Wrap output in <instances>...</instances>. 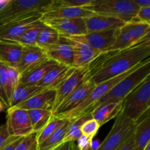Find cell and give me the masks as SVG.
Listing matches in <instances>:
<instances>
[{
    "instance_id": "cell-1",
    "label": "cell",
    "mask_w": 150,
    "mask_h": 150,
    "mask_svg": "<svg viewBox=\"0 0 150 150\" xmlns=\"http://www.w3.org/2000/svg\"><path fill=\"white\" fill-rule=\"evenodd\" d=\"M149 56L150 38L147 35L130 48L101 54L88 67L86 80L95 85L110 80L132 70Z\"/></svg>"
},
{
    "instance_id": "cell-2",
    "label": "cell",
    "mask_w": 150,
    "mask_h": 150,
    "mask_svg": "<svg viewBox=\"0 0 150 150\" xmlns=\"http://www.w3.org/2000/svg\"><path fill=\"white\" fill-rule=\"evenodd\" d=\"M52 0H10L0 8V26L26 18L32 15L42 14Z\"/></svg>"
},
{
    "instance_id": "cell-3",
    "label": "cell",
    "mask_w": 150,
    "mask_h": 150,
    "mask_svg": "<svg viewBox=\"0 0 150 150\" xmlns=\"http://www.w3.org/2000/svg\"><path fill=\"white\" fill-rule=\"evenodd\" d=\"M149 76H150L149 58L144 61L134 71L116 84L112 89L95 105V108L103 104L122 102L129 93H130Z\"/></svg>"
},
{
    "instance_id": "cell-4",
    "label": "cell",
    "mask_w": 150,
    "mask_h": 150,
    "mask_svg": "<svg viewBox=\"0 0 150 150\" xmlns=\"http://www.w3.org/2000/svg\"><path fill=\"white\" fill-rule=\"evenodd\" d=\"M150 108V77L146 78L122 100V113L138 122Z\"/></svg>"
},
{
    "instance_id": "cell-5",
    "label": "cell",
    "mask_w": 150,
    "mask_h": 150,
    "mask_svg": "<svg viewBox=\"0 0 150 150\" xmlns=\"http://www.w3.org/2000/svg\"><path fill=\"white\" fill-rule=\"evenodd\" d=\"M83 8L95 14L117 18L125 23L131 21L139 10L132 0H92Z\"/></svg>"
},
{
    "instance_id": "cell-6",
    "label": "cell",
    "mask_w": 150,
    "mask_h": 150,
    "mask_svg": "<svg viewBox=\"0 0 150 150\" xmlns=\"http://www.w3.org/2000/svg\"><path fill=\"white\" fill-rule=\"evenodd\" d=\"M137 122L132 121L121 112L103 142L95 150H117L134 133Z\"/></svg>"
},
{
    "instance_id": "cell-7",
    "label": "cell",
    "mask_w": 150,
    "mask_h": 150,
    "mask_svg": "<svg viewBox=\"0 0 150 150\" xmlns=\"http://www.w3.org/2000/svg\"><path fill=\"white\" fill-rule=\"evenodd\" d=\"M149 32L150 24L140 22H127L119 29L114 44L106 52L123 50L133 46L149 35Z\"/></svg>"
},
{
    "instance_id": "cell-8",
    "label": "cell",
    "mask_w": 150,
    "mask_h": 150,
    "mask_svg": "<svg viewBox=\"0 0 150 150\" xmlns=\"http://www.w3.org/2000/svg\"><path fill=\"white\" fill-rule=\"evenodd\" d=\"M59 41L67 44L71 48L73 54V67L84 68L101 54L92 48L80 36H61Z\"/></svg>"
},
{
    "instance_id": "cell-9",
    "label": "cell",
    "mask_w": 150,
    "mask_h": 150,
    "mask_svg": "<svg viewBox=\"0 0 150 150\" xmlns=\"http://www.w3.org/2000/svg\"><path fill=\"white\" fill-rule=\"evenodd\" d=\"M5 124L7 133L12 137H26L35 133L28 111L18 107L8 108Z\"/></svg>"
},
{
    "instance_id": "cell-10",
    "label": "cell",
    "mask_w": 150,
    "mask_h": 150,
    "mask_svg": "<svg viewBox=\"0 0 150 150\" xmlns=\"http://www.w3.org/2000/svg\"><path fill=\"white\" fill-rule=\"evenodd\" d=\"M88 73H89L88 67L75 68V70L55 89L56 98L52 110L53 115H54L57 108L63 102V100L67 96H69L81 83L86 80Z\"/></svg>"
},
{
    "instance_id": "cell-11",
    "label": "cell",
    "mask_w": 150,
    "mask_h": 150,
    "mask_svg": "<svg viewBox=\"0 0 150 150\" xmlns=\"http://www.w3.org/2000/svg\"><path fill=\"white\" fill-rule=\"evenodd\" d=\"M61 36H81L87 33L84 18H61L40 20Z\"/></svg>"
},
{
    "instance_id": "cell-12",
    "label": "cell",
    "mask_w": 150,
    "mask_h": 150,
    "mask_svg": "<svg viewBox=\"0 0 150 150\" xmlns=\"http://www.w3.org/2000/svg\"><path fill=\"white\" fill-rule=\"evenodd\" d=\"M41 16V13L32 15L26 18L0 26V40L18 42L28 29L40 20Z\"/></svg>"
},
{
    "instance_id": "cell-13",
    "label": "cell",
    "mask_w": 150,
    "mask_h": 150,
    "mask_svg": "<svg viewBox=\"0 0 150 150\" xmlns=\"http://www.w3.org/2000/svg\"><path fill=\"white\" fill-rule=\"evenodd\" d=\"M43 50L38 45L23 46L21 57L16 67L20 75L48 60Z\"/></svg>"
},
{
    "instance_id": "cell-14",
    "label": "cell",
    "mask_w": 150,
    "mask_h": 150,
    "mask_svg": "<svg viewBox=\"0 0 150 150\" xmlns=\"http://www.w3.org/2000/svg\"><path fill=\"white\" fill-rule=\"evenodd\" d=\"M119 29L89 32L80 37L92 48L103 54L106 52L114 44Z\"/></svg>"
},
{
    "instance_id": "cell-15",
    "label": "cell",
    "mask_w": 150,
    "mask_h": 150,
    "mask_svg": "<svg viewBox=\"0 0 150 150\" xmlns=\"http://www.w3.org/2000/svg\"><path fill=\"white\" fill-rule=\"evenodd\" d=\"M94 86L95 84L89 82V81L85 80L63 100L54 116L62 115L72 111L86 98Z\"/></svg>"
},
{
    "instance_id": "cell-16",
    "label": "cell",
    "mask_w": 150,
    "mask_h": 150,
    "mask_svg": "<svg viewBox=\"0 0 150 150\" xmlns=\"http://www.w3.org/2000/svg\"><path fill=\"white\" fill-rule=\"evenodd\" d=\"M42 48L47 58L62 65L73 67V54L71 48L67 44L59 41L53 45H46Z\"/></svg>"
},
{
    "instance_id": "cell-17",
    "label": "cell",
    "mask_w": 150,
    "mask_h": 150,
    "mask_svg": "<svg viewBox=\"0 0 150 150\" xmlns=\"http://www.w3.org/2000/svg\"><path fill=\"white\" fill-rule=\"evenodd\" d=\"M56 98L55 89H46L18 105V108L29 110H47L52 111Z\"/></svg>"
},
{
    "instance_id": "cell-18",
    "label": "cell",
    "mask_w": 150,
    "mask_h": 150,
    "mask_svg": "<svg viewBox=\"0 0 150 150\" xmlns=\"http://www.w3.org/2000/svg\"><path fill=\"white\" fill-rule=\"evenodd\" d=\"M87 33L108 30V29H119L125 23L123 21L117 18L108 16L94 14L84 18Z\"/></svg>"
},
{
    "instance_id": "cell-19",
    "label": "cell",
    "mask_w": 150,
    "mask_h": 150,
    "mask_svg": "<svg viewBox=\"0 0 150 150\" xmlns=\"http://www.w3.org/2000/svg\"><path fill=\"white\" fill-rule=\"evenodd\" d=\"M23 45L18 42L0 40V62L16 68L21 57Z\"/></svg>"
},
{
    "instance_id": "cell-20",
    "label": "cell",
    "mask_w": 150,
    "mask_h": 150,
    "mask_svg": "<svg viewBox=\"0 0 150 150\" xmlns=\"http://www.w3.org/2000/svg\"><path fill=\"white\" fill-rule=\"evenodd\" d=\"M59 64L52 60H46L37 67L21 73L20 75L19 83L27 86H36L48 72L55 68Z\"/></svg>"
},
{
    "instance_id": "cell-21",
    "label": "cell",
    "mask_w": 150,
    "mask_h": 150,
    "mask_svg": "<svg viewBox=\"0 0 150 150\" xmlns=\"http://www.w3.org/2000/svg\"><path fill=\"white\" fill-rule=\"evenodd\" d=\"M74 70V67L59 64L48 72L37 86L45 89H56Z\"/></svg>"
},
{
    "instance_id": "cell-22",
    "label": "cell",
    "mask_w": 150,
    "mask_h": 150,
    "mask_svg": "<svg viewBox=\"0 0 150 150\" xmlns=\"http://www.w3.org/2000/svg\"><path fill=\"white\" fill-rule=\"evenodd\" d=\"M95 14L83 7H62L42 13L40 20L61 18H86Z\"/></svg>"
},
{
    "instance_id": "cell-23",
    "label": "cell",
    "mask_w": 150,
    "mask_h": 150,
    "mask_svg": "<svg viewBox=\"0 0 150 150\" xmlns=\"http://www.w3.org/2000/svg\"><path fill=\"white\" fill-rule=\"evenodd\" d=\"M122 101L120 103H111L100 105L94 108L91 112L92 119L99 124L100 127L112 119L116 118L121 112Z\"/></svg>"
},
{
    "instance_id": "cell-24",
    "label": "cell",
    "mask_w": 150,
    "mask_h": 150,
    "mask_svg": "<svg viewBox=\"0 0 150 150\" xmlns=\"http://www.w3.org/2000/svg\"><path fill=\"white\" fill-rule=\"evenodd\" d=\"M134 150H144L150 143V116L146 112L137 122L133 133Z\"/></svg>"
},
{
    "instance_id": "cell-25",
    "label": "cell",
    "mask_w": 150,
    "mask_h": 150,
    "mask_svg": "<svg viewBox=\"0 0 150 150\" xmlns=\"http://www.w3.org/2000/svg\"><path fill=\"white\" fill-rule=\"evenodd\" d=\"M44 90H46V89L40 87L37 85L36 86H27V85L19 83L12 95L10 107L18 106L21 103L28 100L35 95L43 92Z\"/></svg>"
},
{
    "instance_id": "cell-26",
    "label": "cell",
    "mask_w": 150,
    "mask_h": 150,
    "mask_svg": "<svg viewBox=\"0 0 150 150\" xmlns=\"http://www.w3.org/2000/svg\"><path fill=\"white\" fill-rule=\"evenodd\" d=\"M70 123V120H67V121L62 127L57 129L42 143L38 145V150H54L60 144H62L63 143V140Z\"/></svg>"
},
{
    "instance_id": "cell-27",
    "label": "cell",
    "mask_w": 150,
    "mask_h": 150,
    "mask_svg": "<svg viewBox=\"0 0 150 150\" xmlns=\"http://www.w3.org/2000/svg\"><path fill=\"white\" fill-rule=\"evenodd\" d=\"M92 119V114L86 113L83 115L81 116L77 119L73 120H70V123L68 126L67 132H66L65 136L64 138L63 142H76L78 139L81 136V127L82 125L86 122L87 120Z\"/></svg>"
},
{
    "instance_id": "cell-28",
    "label": "cell",
    "mask_w": 150,
    "mask_h": 150,
    "mask_svg": "<svg viewBox=\"0 0 150 150\" xmlns=\"http://www.w3.org/2000/svg\"><path fill=\"white\" fill-rule=\"evenodd\" d=\"M29 119L34 133H39L51 120L53 115L52 111L47 110H29Z\"/></svg>"
},
{
    "instance_id": "cell-29",
    "label": "cell",
    "mask_w": 150,
    "mask_h": 150,
    "mask_svg": "<svg viewBox=\"0 0 150 150\" xmlns=\"http://www.w3.org/2000/svg\"><path fill=\"white\" fill-rule=\"evenodd\" d=\"M67 121V119L59 118L55 116H53L51 120H50L49 122L39 132V133L35 134L36 137L37 143L38 146L41 143L44 142L47 138L49 137L52 133H54L57 129L59 128L60 127L63 125Z\"/></svg>"
},
{
    "instance_id": "cell-30",
    "label": "cell",
    "mask_w": 150,
    "mask_h": 150,
    "mask_svg": "<svg viewBox=\"0 0 150 150\" xmlns=\"http://www.w3.org/2000/svg\"><path fill=\"white\" fill-rule=\"evenodd\" d=\"M45 26V25L40 20L38 21L30 29L25 32L24 35L19 39L18 42L23 46L36 45L37 39Z\"/></svg>"
},
{
    "instance_id": "cell-31",
    "label": "cell",
    "mask_w": 150,
    "mask_h": 150,
    "mask_svg": "<svg viewBox=\"0 0 150 150\" xmlns=\"http://www.w3.org/2000/svg\"><path fill=\"white\" fill-rule=\"evenodd\" d=\"M59 38L60 35L58 32L45 25L37 39L36 45L42 48L46 45L56 44L59 42Z\"/></svg>"
},
{
    "instance_id": "cell-32",
    "label": "cell",
    "mask_w": 150,
    "mask_h": 150,
    "mask_svg": "<svg viewBox=\"0 0 150 150\" xmlns=\"http://www.w3.org/2000/svg\"><path fill=\"white\" fill-rule=\"evenodd\" d=\"M91 1L92 0H52L48 10L45 12L62 7H83L88 5Z\"/></svg>"
},
{
    "instance_id": "cell-33",
    "label": "cell",
    "mask_w": 150,
    "mask_h": 150,
    "mask_svg": "<svg viewBox=\"0 0 150 150\" xmlns=\"http://www.w3.org/2000/svg\"><path fill=\"white\" fill-rule=\"evenodd\" d=\"M100 125L94 119L87 120L81 127V134L91 139H93L100 129Z\"/></svg>"
},
{
    "instance_id": "cell-34",
    "label": "cell",
    "mask_w": 150,
    "mask_h": 150,
    "mask_svg": "<svg viewBox=\"0 0 150 150\" xmlns=\"http://www.w3.org/2000/svg\"><path fill=\"white\" fill-rule=\"evenodd\" d=\"M6 70H7V81H8L9 89H10V95H11V98H12V95H13V92H14L15 89H16L18 85L19 84L20 73H18V71L16 68L7 67V66H6Z\"/></svg>"
},
{
    "instance_id": "cell-35",
    "label": "cell",
    "mask_w": 150,
    "mask_h": 150,
    "mask_svg": "<svg viewBox=\"0 0 150 150\" xmlns=\"http://www.w3.org/2000/svg\"><path fill=\"white\" fill-rule=\"evenodd\" d=\"M15 150H38L35 133H32L23 138Z\"/></svg>"
},
{
    "instance_id": "cell-36",
    "label": "cell",
    "mask_w": 150,
    "mask_h": 150,
    "mask_svg": "<svg viewBox=\"0 0 150 150\" xmlns=\"http://www.w3.org/2000/svg\"><path fill=\"white\" fill-rule=\"evenodd\" d=\"M131 21L140 22V23L150 24V6L139 8L136 16Z\"/></svg>"
},
{
    "instance_id": "cell-37",
    "label": "cell",
    "mask_w": 150,
    "mask_h": 150,
    "mask_svg": "<svg viewBox=\"0 0 150 150\" xmlns=\"http://www.w3.org/2000/svg\"><path fill=\"white\" fill-rule=\"evenodd\" d=\"M24 137H11L0 150H15Z\"/></svg>"
},
{
    "instance_id": "cell-38",
    "label": "cell",
    "mask_w": 150,
    "mask_h": 150,
    "mask_svg": "<svg viewBox=\"0 0 150 150\" xmlns=\"http://www.w3.org/2000/svg\"><path fill=\"white\" fill-rule=\"evenodd\" d=\"M77 148L79 150H83L92 145V139L81 135L77 141Z\"/></svg>"
},
{
    "instance_id": "cell-39",
    "label": "cell",
    "mask_w": 150,
    "mask_h": 150,
    "mask_svg": "<svg viewBox=\"0 0 150 150\" xmlns=\"http://www.w3.org/2000/svg\"><path fill=\"white\" fill-rule=\"evenodd\" d=\"M12 136H9L7 130L6 124H3L0 126V149L11 139Z\"/></svg>"
},
{
    "instance_id": "cell-40",
    "label": "cell",
    "mask_w": 150,
    "mask_h": 150,
    "mask_svg": "<svg viewBox=\"0 0 150 150\" xmlns=\"http://www.w3.org/2000/svg\"><path fill=\"white\" fill-rule=\"evenodd\" d=\"M117 150H134V140H133V134L127 140L123 143L120 147Z\"/></svg>"
},
{
    "instance_id": "cell-41",
    "label": "cell",
    "mask_w": 150,
    "mask_h": 150,
    "mask_svg": "<svg viewBox=\"0 0 150 150\" xmlns=\"http://www.w3.org/2000/svg\"><path fill=\"white\" fill-rule=\"evenodd\" d=\"M54 150H79L77 148V145H76L75 142H63L58 147Z\"/></svg>"
},
{
    "instance_id": "cell-42",
    "label": "cell",
    "mask_w": 150,
    "mask_h": 150,
    "mask_svg": "<svg viewBox=\"0 0 150 150\" xmlns=\"http://www.w3.org/2000/svg\"><path fill=\"white\" fill-rule=\"evenodd\" d=\"M132 1H133V2L136 5H137L139 8L150 6L149 0H132Z\"/></svg>"
},
{
    "instance_id": "cell-43",
    "label": "cell",
    "mask_w": 150,
    "mask_h": 150,
    "mask_svg": "<svg viewBox=\"0 0 150 150\" xmlns=\"http://www.w3.org/2000/svg\"><path fill=\"white\" fill-rule=\"evenodd\" d=\"M0 100H1V102L3 103H4V105H5L6 108H9L8 103H7V101H6V100H5V98H4V96H3L2 93H1V89H0Z\"/></svg>"
},
{
    "instance_id": "cell-44",
    "label": "cell",
    "mask_w": 150,
    "mask_h": 150,
    "mask_svg": "<svg viewBox=\"0 0 150 150\" xmlns=\"http://www.w3.org/2000/svg\"><path fill=\"white\" fill-rule=\"evenodd\" d=\"M4 108H6L5 105H4V103L0 100V112H1V111L4 109Z\"/></svg>"
},
{
    "instance_id": "cell-45",
    "label": "cell",
    "mask_w": 150,
    "mask_h": 150,
    "mask_svg": "<svg viewBox=\"0 0 150 150\" xmlns=\"http://www.w3.org/2000/svg\"><path fill=\"white\" fill-rule=\"evenodd\" d=\"M144 150H150V143H149L147 145H146V147L144 148Z\"/></svg>"
},
{
    "instance_id": "cell-46",
    "label": "cell",
    "mask_w": 150,
    "mask_h": 150,
    "mask_svg": "<svg viewBox=\"0 0 150 150\" xmlns=\"http://www.w3.org/2000/svg\"><path fill=\"white\" fill-rule=\"evenodd\" d=\"M83 150H95V149H94L93 146H92H92H89V147H87V148H86V149H83Z\"/></svg>"
}]
</instances>
